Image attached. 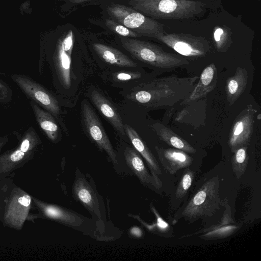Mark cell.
<instances>
[{
  "label": "cell",
  "mask_w": 261,
  "mask_h": 261,
  "mask_svg": "<svg viewBox=\"0 0 261 261\" xmlns=\"http://www.w3.org/2000/svg\"><path fill=\"white\" fill-rule=\"evenodd\" d=\"M194 179V173L189 168H187L176 188L175 197L181 200L187 194L191 187Z\"/></svg>",
  "instance_id": "cell-24"
},
{
  "label": "cell",
  "mask_w": 261,
  "mask_h": 261,
  "mask_svg": "<svg viewBox=\"0 0 261 261\" xmlns=\"http://www.w3.org/2000/svg\"><path fill=\"white\" fill-rule=\"evenodd\" d=\"M82 113L85 127L89 136L100 148L106 151L114 164H116L117 155L109 137L97 116L86 99L82 102Z\"/></svg>",
  "instance_id": "cell-7"
},
{
  "label": "cell",
  "mask_w": 261,
  "mask_h": 261,
  "mask_svg": "<svg viewBox=\"0 0 261 261\" xmlns=\"http://www.w3.org/2000/svg\"><path fill=\"white\" fill-rule=\"evenodd\" d=\"M124 154L127 165L142 183L155 189L162 187V182L150 174L136 150L126 147Z\"/></svg>",
  "instance_id": "cell-12"
},
{
  "label": "cell",
  "mask_w": 261,
  "mask_h": 261,
  "mask_svg": "<svg viewBox=\"0 0 261 261\" xmlns=\"http://www.w3.org/2000/svg\"><path fill=\"white\" fill-rule=\"evenodd\" d=\"M25 153L20 148L13 151L10 155V160L13 162H17L21 160L24 156Z\"/></svg>",
  "instance_id": "cell-28"
},
{
  "label": "cell",
  "mask_w": 261,
  "mask_h": 261,
  "mask_svg": "<svg viewBox=\"0 0 261 261\" xmlns=\"http://www.w3.org/2000/svg\"><path fill=\"white\" fill-rule=\"evenodd\" d=\"M219 184L217 177L204 183L185 207L181 215L188 220L212 215L219 208Z\"/></svg>",
  "instance_id": "cell-5"
},
{
  "label": "cell",
  "mask_w": 261,
  "mask_h": 261,
  "mask_svg": "<svg viewBox=\"0 0 261 261\" xmlns=\"http://www.w3.org/2000/svg\"><path fill=\"white\" fill-rule=\"evenodd\" d=\"M154 38L173 49L179 55L193 59L203 57L210 51L209 42L204 38L184 33H167Z\"/></svg>",
  "instance_id": "cell-6"
},
{
  "label": "cell",
  "mask_w": 261,
  "mask_h": 261,
  "mask_svg": "<svg viewBox=\"0 0 261 261\" xmlns=\"http://www.w3.org/2000/svg\"><path fill=\"white\" fill-rule=\"evenodd\" d=\"M155 149L162 165L170 174H173L180 169L189 167L193 163V158L182 150L176 148L158 147Z\"/></svg>",
  "instance_id": "cell-11"
},
{
  "label": "cell",
  "mask_w": 261,
  "mask_h": 261,
  "mask_svg": "<svg viewBox=\"0 0 261 261\" xmlns=\"http://www.w3.org/2000/svg\"><path fill=\"white\" fill-rule=\"evenodd\" d=\"M234 153L232 158L233 169L237 175L241 176L246 169L248 162L246 147H241Z\"/></svg>",
  "instance_id": "cell-23"
},
{
  "label": "cell",
  "mask_w": 261,
  "mask_h": 261,
  "mask_svg": "<svg viewBox=\"0 0 261 261\" xmlns=\"http://www.w3.org/2000/svg\"><path fill=\"white\" fill-rule=\"evenodd\" d=\"M105 23L111 30L123 37L133 38L141 36L137 33L114 20L106 19Z\"/></svg>",
  "instance_id": "cell-25"
},
{
  "label": "cell",
  "mask_w": 261,
  "mask_h": 261,
  "mask_svg": "<svg viewBox=\"0 0 261 261\" xmlns=\"http://www.w3.org/2000/svg\"><path fill=\"white\" fill-rule=\"evenodd\" d=\"M256 110L251 105L241 112L236 118L230 130L228 143L232 152L246 145L253 132Z\"/></svg>",
  "instance_id": "cell-9"
},
{
  "label": "cell",
  "mask_w": 261,
  "mask_h": 261,
  "mask_svg": "<svg viewBox=\"0 0 261 261\" xmlns=\"http://www.w3.org/2000/svg\"><path fill=\"white\" fill-rule=\"evenodd\" d=\"M248 81L246 68L238 67L234 74L227 78L226 82V98L229 105H232L245 90Z\"/></svg>",
  "instance_id": "cell-17"
},
{
  "label": "cell",
  "mask_w": 261,
  "mask_h": 261,
  "mask_svg": "<svg viewBox=\"0 0 261 261\" xmlns=\"http://www.w3.org/2000/svg\"><path fill=\"white\" fill-rule=\"evenodd\" d=\"M73 35L69 30L58 45L55 58L57 73L62 85L69 88L71 85L70 70Z\"/></svg>",
  "instance_id": "cell-10"
},
{
  "label": "cell",
  "mask_w": 261,
  "mask_h": 261,
  "mask_svg": "<svg viewBox=\"0 0 261 261\" xmlns=\"http://www.w3.org/2000/svg\"><path fill=\"white\" fill-rule=\"evenodd\" d=\"M142 76L138 72H119L113 74V78L117 81L126 82L140 79Z\"/></svg>",
  "instance_id": "cell-26"
},
{
  "label": "cell",
  "mask_w": 261,
  "mask_h": 261,
  "mask_svg": "<svg viewBox=\"0 0 261 261\" xmlns=\"http://www.w3.org/2000/svg\"><path fill=\"white\" fill-rule=\"evenodd\" d=\"M88 1H91V0H70V1L72 3H75V4L81 3Z\"/></svg>",
  "instance_id": "cell-31"
},
{
  "label": "cell",
  "mask_w": 261,
  "mask_h": 261,
  "mask_svg": "<svg viewBox=\"0 0 261 261\" xmlns=\"http://www.w3.org/2000/svg\"><path fill=\"white\" fill-rule=\"evenodd\" d=\"M135 10L152 18L184 19L194 17L204 10V4L194 0H155L130 2Z\"/></svg>",
  "instance_id": "cell-3"
},
{
  "label": "cell",
  "mask_w": 261,
  "mask_h": 261,
  "mask_svg": "<svg viewBox=\"0 0 261 261\" xmlns=\"http://www.w3.org/2000/svg\"><path fill=\"white\" fill-rule=\"evenodd\" d=\"M160 139L168 145L188 153H195L196 149L170 128L160 123L151 125Z\"/></svg>",
  "instance_id": "cell-18"
},
{
  "label": "cell",
  "mask_w": 261,
  "mask_h": 261,
  "mask_svg": "<svg viewBox=\"0 0 261 261\" xmlns=\"http://www.w3.org/2000/svg\"><path fill=\"white\" fill-rule=\"evenodd\" d=\"M147 1H155V0H129V3H130V2H139Z\"/></svg>",
  "instance_id": "cell-32"
},
{
  "label": "cell",
  "mask_w": 261,
  "mask_h": 261,
  "mask_svg": "<svg viewBox=\"0 0 261 261\" xmlns=\"http://www.w3.org/2000/svg\"><path fill=\"white\" fill-rule=\"evenodd\" d=\"M131 233L137 236L140 237L141 236V230L138 227H134L130 230Z\"/></svg>",
  "instance_id": "cell-30"
},
{
  "label": "cell",
  "mask_w": 261,
  "mask_h": 261,
  "mask_svg": "<svg viewBox=\"0 0 261 261\" xmlns=\"http://www.w3.org/2000/svg\"><path fill=\"white\" fill-rule=\"evenodd\" d=\"M74 193L79 199L89 210L96 213L98 206L96 203V199L92 190L86 182L81 178L77 179L73 187Z\"/></svg>",
  "instance_id": "cell-20"
},
{
  "label": "cell",
  "mask_w": 261,
  "mask_h": 261,
  "mask_svg": "<svg viewBox=\"0 0 261 261\" xmlns=\"http://www.w3.org/2000/svg\"><path fill=\"white\" fill-rule=\"evenodd\" d=\"M124 127L125 133L135 150L146 160L151 170L152 175L158 180L161 181L158 175L162 174L161 170L154 156L141 139L137 132L133 127L127 124H124Z\"/></svg>",
  "instance_id": "cell-15"
},
{
  "label": "cell",
  "mask_w": 261,
  "mask_h": 261,
  "mask_svg": "<svg viewBox=\"0 0 261 261\" xmlns=\"http://www.w3.org/2000/svg\"><path fill=\"white\" fill-rule=\"evenodd\" d=\"M11 92L8 86L0 81V102H5L11 98Z\"/></svg>",
  "instance_id": "cell-27"
},
{
  "label": "cell",
  "mask_w": 261,
  "mask_h": 261,
  "mask_svg": "<svg viewBox=\"0 0 261 261\" xmlns=\"http://www.w3.org/2000/svg\"><path fill=\"white\" fill-rule=\"evenodd\" d=\"M198 80V76L181 77L176 75L155 79L135 87L127 98L147 108L172 107L190 94Z\"/></svg>",
  "instance_id": "cell-1"
},
{
  "label": "cell",
  "mask_w": 261,
  "mask_h": 261,
  "mask_svg": "<svg viewBox=\"0 0 261 261\" xmlns=\"http://www.w3.org/2000/svg\"><path fill=\"white\" fill-rule=\"evenodd\" d=\"M218 71L214 63H211L202 71L199 77L198 82L190 94L182 103L197 100L213 91L217 85Z\"/></svg>",
  "instance_id": "cell-13"
},
{
  "label": "cell",
  "mask_w": 261,
  "mask_h": 261,
  "mask_svg": "<svg viewBox=\"0 0 261 261\" xmlns=\"http://www.w3.org/2000/svg\"><path fill=\"white\" fill-rule=\"evenodd\" d=\"M18 202L25 206H28L31 202V198L28 195H24L22 197H20Z\"/></svg>",
  "instance_id": "cell-29"
},
{
  "label": "cell",
  "mask_w": 261,
  "mask_h": 261,
  "mask_svg": "<svg viewBox=\"0 0 261 261\" xmlns=\"http://www.w3.org/2000/svg\"><path fill=\"white\" fill-rule=\"evenodd\" d=\"M36 119L40 127L51 141H56L59 135V126L53 115L42 109L34 101L30 102Z\"/></svg>",
  "instance_id": "cell-19"
},
{
  "label": "cell",
  "mask_w": 261,
  "mask_h": 261,
  "mask_svg": "<svg viewBox=\"0 0 261 261\" xmlns=\"http://www.w3.org/2000/svg\"><path fill=\"white\" fill-rule=\"evenodd\" d=\"M93 48L106 62L117 66L136 67L137 64L120 50L101 43H95Z\"/></svg>",
  "instance_id": "cell-16"
},
{
  "label": "cell",
  "mask_w": 261,
  "mask_h": 261,
  "mask_svg": "<svg viewBox=\"0 0 261 261\" xmlns=\"http://www.w3.org/2000/svg\"><path fill=\"white\" fill-rule=\"evenodd\" d=\"M108 13L117 22L137 33L141 36L154 38L165 32L163 24L125 5L111 4Z\"/></svg>",
  "instance_id": "cell-4"
},
{
  "label": "cell",
  "mask_w": 261,
  "mask_h": 261,
  "mask_svg": "<svg viewBox=\"0 0 261 261\" xmlns=\"http://www.w3.org/2000/svg\"><path fill=\"white\" fill-rule=\"evenodd\" d=\"M213 39L217 50L225 52L231 43V33L225 27L216 26L213 31Z\"/></svg>",
  "instance_id": "cell-21"
},
{
  "label": "cell",
  "mask_w": 261,
  "mask_h": 261,
  "mask_svg": "<svg viewBox=\"0 0 261 261\" xmlns=\"http://www.w3.org/2000/svg\"><path fill=\"white\" fill-rule=\"evenodd\" d=\"M12 77L23 92L35 103L56 117L60 114V107L56 98L39 84L22 75H14Z\"/></svg>",
  "instance_id": "cell-8"
},
{
  "label": "cell",
  "mask_w": 261,
  "mask_h": 261,
  "mask_svg": "<svg viewBox=\"0 0 261 261\" xmlns=\"http://www.w3.org/2000/svg\"><path fill=\"white\" fill-rule=\"evenodd\" d=\"M92 101L115 129L121 135H126L122 119L112 104L97 90L90 93Z\"/></svg>",
  "instance_id": "cell-14"
},
{
  "label": "cell",
  "mask_w": 261,
  "mask_h": 261,
  "mask_svg": "<svg viewBox=\"0 0 261 261\" xmlns=\"http://www.w3.org/2000/svg\"><path fill=\"white\" fill-rule=\"evenodd\" d=\"M45 210L48 216L67 224L77 226L81 223V219L79 216L66 210L53 206H47Z\"/></svg>",
  "instance_id": "cell-22"
},
{
  "label": "cell",
  "mask_w": 261,
  "mask_h": 261,
  "mask_svg": "<svg viewBox=\"0 0 261 261\" xmlns=\"http://www.w3.org/2000/svg\"><path fill=\"white\" fill-rule=\"evenodd\" d=\"M122 47L138 60L161 72H168L189 65L184 56L164 51L152 43L121 37Z\"/></svg>",
  "instance_id": "cell-2"
}]
</instances>
